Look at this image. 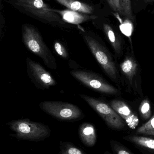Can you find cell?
<instances>
[{
    "mask_svg": "<svg viewBox=\"0 0 154 154\" xmlns=\"http://www.w3.org/2000/svg\"><path fill=\"white\" fill-rule=\"evenodd\" d=\"M154 0H144L146 3H150L153 2Z\"/></svg>",
    "mask_w": 154,
    "mask_h": 154,
    "instance_id": "cell-23",
    "label": "cell"
},
{
    "mask_svg": "<svg viewBox=\"0 0 154 154\" xmlns=\"http://www.w3.org/2000/svg\"><path fill=\"white\" fill-rule=\"evenodd\" d=\"M52 11L58 14L63 21L76 25H78L90 20H95L97 18V16L96 15H90L69 9L59 10L52 9Z\"/></svg>",
    "mask_w": 154,
    "mask_h": 154,
    "instance_id": "cell-11",
    "label": "cell"
},
{
    "mask_svg": "<svg viewBox=\"0 0 154 154\" xmlns=\"http://www.w3.org/2000/svg\"><path fill=\"white\" fill-rule=\"evenodd\" d=\"M1 2H0V11H1Z\"/></svg>",
    "mask_w": 154,
    "mask_h": 154,
    "instance_id": "cell-25",
    "label": "cell"
},
{
    "mask_svg": "<svg viewBox=\"0 0 154 154\" xmlns=\"http://www.w3.org/2000/svg\"><path fill=\"white\" fill-rule=\"evenodd\" d=\"M26 64L28 75L37 87L47 89L56 85L55 80L41 65L28 57Z\"/></svg>",
    "mask_w": 154,
    "mask_h": 154,
    "instance_id": "cell-8",
    "label": "cell"
},
{
    "mask_svg": "<svg viewBox=\"0 0 154 154\" xmlns=\"http://www.w3.org/2000/svg\"><path fill=\"white\" fill-rule=\"evenodd\" d=\"M54 50L56 53L62 58L67 59L68 57V51L63 44L59 42H56L54 44Z\"/></svg>",
    "mask_w": 154,
    "mask_h": 154,
    "instance_id": "cell-21",
    "label": "cell"
},
{
    "mask_svg": "<svg viewBox=\"0 0 154 154\" xmlns=\"http://www.w3.org/2000/svg\"><path fill=\"white\" fill-rule=\"evenodd\" d=\"M80 96L99 115L109 128L118 131L126 128L125 122L109 104L87 95L80 94Z\"/></svg>",
    "mask_w": 154,
    "mask_h": 154,
    "instance_id": "cell-6",
    "label": "cell"
},
{
    "mask_svg": "<svg viewBox=\"0 0 154 154\" xmlns=\"http://www.w3.org/2000/svg\"><path fill=\"white\" fill-rule=\"evenodd\" d=\"M83 38L106 75L113 81L118 83L120 77L119 71L114 58L105 46L90 35L86 34Z\"/></svg>",
    "mask_w": 154,
    "mask_h": 154,
    "instance_id": "cell-4",
    "label": "cell"
},
{
    "mask_svg": "<svg viewBox=\"0 0 154 154\" xmlns=\"http://www.w3.org/2000/svg\"><path fill=\"white\" fill-rule=\"evenodd\" d=\"M113 11L121 14V8L119 0H106Z\"/></svg>",
    "mask_w": 154,
    "mask_h": 154,
    "instance_id": "cell-22",
    "label": "cell"
},
{
    "mask_svg": "<svg viewBox=\"0 0 154 154\" xmlns=\"http://www.w3.org/2000/svg\"><path fill=\"white\" fill-rule=\"evenodd\" d=\"M80 137L83 144L88 147H92L97 142V134L95 127L89 123L80 125L79 130Z\"/></svg>",
    "mask_w": 154,
    "mask_h": 154,
    "instance_id": "cell-13",
    "label": "cell"
},
{
    "mask_svg": "<svg viewBox=\"0 0 154 154\" xmlns=\"http://www.w3.org/2000/svg\"><path fill=\"white\" fill-rule=\"evenodd\" d=\"M39 107L46 114L60 120L75 121L84 117L80 109L71 103L46 100L40 103Z\"/></svg>",
    "mask_w": 154,
    "mask_h": 154,
    "instance_id": "cell-5",
    "label": "cell"
},
{
    "mask_svg": "<svg viewBox=\"0 0 154 154\" xmlns=\"http://www.w3.org/2000/svg\"><path fill=\"white\" fill-rule=\"evenodd\" d=\"M124 140L134 144L137 147L143 148L154 153V140L153 138L146 137L140 136L137 135H130L123 137Z\"/></svg>",
    "mask_w": 154,
    "mask_h": 154,
    "instance_id": "cell-14",
    "label": "cell"
},
{
    "mask_svg": "<svg viewBox=\"0 0 154 154\" xmlns=\"http://www.w3.org/2000/svg\"><path fill=\"white\" fill-rule=\"evenodd\" d=\"M103 29L108 41L110 42L117 57L119 58L123 56V42L121 38L116 33L112 27L107 23L103 25Z\"/></svg>",
    "mask_w": 154,
    "mask_h": 154,
    "instance_id": "cell-12",
    "label": "cell"
},
{
    "mask_svg": "<svg viewBox=\"0 0 154 154\" xmlns=\"http://www.w3.org/2000/svg\"><path fill=\"white\" fill-rule=\"evenodd\" d=\"M109 143L114 154H134L119 142L111 140L109 142Z\"/></svg>",
    "mask_w": 154,
    "mask_h": 154,
    "instance_id": "cell-20",
    "label": "cell"
},
{
    "mask_svg": "<svg viewBox=\"0 0 154 154\" xmlns=\"http://www.w3.org/2000/svg\"><path fill=\"white\" fill-rule=\"evenodd\" d=\"M59 154H87L70 142H61Z\"/></svg>",
    "mask_w": 154,
    "mask_h": 154,
    "instance_id": "cell-17",
    "label": "cell"
},
{
    "mask_svg": "<svg viewBox=\"0 0 154 154\" xmlns=\"http://www.w3.org/2000/svg\"><path fill=\"white\" fill-rule=\"evenodd\" d=\"M104 154H113L112 153H110L109 152H108V151H106V152H105V153H104Z\"/></svg>",
    "mask_w": 154,
    "mask_h": 154,
    "instance_id": "cell-24",
    "label": "cell"
},
{
    "mask_svg": "<svg viewBox=\"0 0 154 154\" xmlns=\"http://www.w3.org/2000/svg\"><path fill=\"white\" fill-rule=\"evenodd\" d=\"M109 105L124 119L129 128L135 129L139 125V119L125 102L118 100H113L109 102Z\"/></svg>",
    "mask_w": 154,
    "mask_h": 154,
    "instance_id": "cell-9",
    "label": "cell"
},
{
    "mask_svg": "<svg viewBox=\"0 0 154 154\" xmlns=\"http://www.w3.org/2000/svg\"><path fill=\"white\" fill-rule=\"evenodd\" d=\"M22 38L25 47L42 60L49 68L56 69L57 62L44 43L39 32L32 25L24 24L22 27Z\"/></svg>",
    "mask_w": 154,
    "mask_h": 154,
    "instance_id": "cell-3",
    "label": "cell"
},
{
    "mask_svg": "<svg viewBox=\"0 0 154 154\" xmlns=\"http://www.w3.org/2000/svg\"><path fill=\"white\" fill-rule=\"evenodd\" d=\"M71 75L90 88L107 95H118L120 91L99 75L84 70H72Z\"/></svg>",
    "mask_w": 154,
    "mask_h": 154,
    "instance_id": "cell-7",
    "label": "cell"
},
{
    "mask_svg": "<svg viewBox=\"0 0 154 154\" xmlns=\"http://www.w3.org/2000/svg\"><path fill=\"white\" fill-rule=\"evenodd\" d=\"M7 125L14 133L11 135L18 140L35 142L44 141L49 137L51 133L48 126L27 119L13 120Z\"/></svg>",
    "mask_w": 154,
    "mask_h": 154,
    "instance_id": "cell-2",
    "label": "cell"
},
{
    "mask_svg": "<svg viewBox=\"0 0 154 154\" xmlns=\"http://www.w3.org/2000/svg\"><path fill=\"white\" fill-rule=\"evenodd\" d=\"M12 6L23 13L42 22L51 24H63L58 14L43 0H7Z\"/></svg>",
    "mask_w": 154,
    "mask_h": 154,
    "instance_id": "cell-1",
    "label": "cell"
},
{
    "mask_svg": "<svg viewBox=\"0 0 154 154\" xmlns=\"http://www.w3.org/2000/svg\"><path fill=\"white\" fill-rule=\"evenodd\" d=\"M119 67L122 75L125 78L129 85L133 87L136 82L139 70L136 60L132 56H127L120 63Z\"/></svg>",
    "mask_w": 154,
    "mask_h": 154,
    "instance_id": "cell-10",
    "label": "cell"
},
{
    "mask_svg": "<svg viewBox=\"0 0 154 154\" xmlns=\"http://www.w3.org/2000/svg\"><path fill=\"white\" fill-rule=\"evenodd\" d=\"M121 14L129 20H134L131 0H119Z\"/></svg>",
    "mask_w": 154,
    "mask_h": 154,
    "instance_id": "cell-18",
    "label": "cell"
},
{
    "mask_svg": "<svg viewBox=\"0 0 154 154\" xmlns=\"http://www.w3.org/2000/svg\"><path fill=\"white\" fill-rule=\"evenodd\" d=\"M139 110L141 118L143 120H149L152 117L151 105L148 100H144L141 102Z\"/></svg>",
    "mask_w": 154,
    "mask_h": 154,
    "instance_id": "cell-19",
    "label": "cell"
},
{
    "mask_svg": "<svg viewBox=\"0 0 154 154\" xmlns=\"http://www.w3.org/2000/svg\"><path fill=\"white\" fill-rule=\"evenodd\" d=\"M60 4L67 7L69 10L86 14H91L94 8L91 5L77 0H55Z\"/></svg>",
    "mask_w": 154,
    "mask_h": 154,
    "instance_id": "cell-15",
    "label": "cell"
},
{
    "mask_svg": "<svg viewBox=\"0 0 154 154\" xmlns=\"http://www.w3.org/2000/svg\"><path fill=\"white\" fill-rule=\"evenodd\" d=\"M135 135H144L148 136H154V116L152 115L147 122L137 128Z\"/></svg>",
    "mask_w": 154,
    "mask_h": 154,
    "instance_id": "cell-16",
    "label": "cell"
}]
</instances>
